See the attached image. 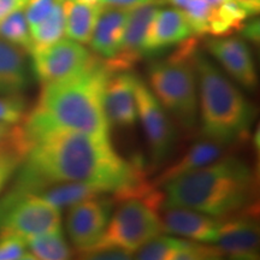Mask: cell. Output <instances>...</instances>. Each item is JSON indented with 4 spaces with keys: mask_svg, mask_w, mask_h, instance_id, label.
Wrapping results in <instances>:
<instances>
[{
    "mask_svg": "<svg viewBox=\"0 0 260 260\" xmlns=\"http://www.w3.org/2000/svg\"><path fill=\"white\" fill-rule=\"evenodd\" d=\"M27 117V104L22 94L0 95V122L10 125L21 124Z\"/></svg>",
    "mask_w": 260,
    "mask_h": 260,
    "instance_id": "obj_29",
    "label": "cell"
},
{
    "mask_svg": "<svg viewBox=\"0 0 260 260\" xmlns=\"http://www.w3.org/2000/svg\"><path fill=\"white\" fill-rule=\"evenodd\" d=\"M129 10L104 6L89 44L94 53L105 60L113 59L121 48Z\"/></svg>",
    "mask_w": 260,
    "mask_h": 260,
    "instance_id": "obj_18",
    "label": "cell"
},
{
    "mask_svg": "<svg viewBox=\"0 0 260 260\" xmlns=\"http://www.w3.org/2000/svg\"><path fill=\"white\" fill-rule=\"evenodd\" d=\"M119 204L103 236L83 258H93L98 253L107 251H121L133 255L162 233L157 210L145 200L129 198Z\"/></svg>",
    "mask_w": 260,
    "mask_h": 260,
    "instance_id": "obj_6",
    "label": "cell"
},
{
    "mask_svg": "<svg viewBox=\"0 0 260 260\" xmlns=\"http://www.w3.org/2000/svg\"><path fill=\"white\" fill-rule=\"evenodd\" d=\"M28 259H32V256L25 240L11 234H0V260Z\"/></svg>",
    "mask_w": 260,
    "mask_h": 260,
    "instance_id": "obj_30",
    "label": "cell"
},
{
    "mask_svg": "<svg viewBox=\"0 0 260 260\" xmlns=\"http://www.w3.org/2000/svg\"><path fill=\"white\" fill-rule=\"evenodd\" d=\"M102 4L104 6H110V8L130 10L141 5L161 4V0H102Z\"/></svg>",
    "mask_w": 260,
    "mask_h": 260,
    "instance_id": "obj_33",
    "label": "cell"
},
{
    "mask_svg": "<svg viewBox=\"0 0 260 260\" xmlns=\"http://www.w3.org/2000/svg\"><path fill=\"white\" fill-rule=\"evenodd\" d=\"M65 34L71 40L86 45L92 39L103 5H84L74 0H63Z\"/></svg>",
    "mask_w": 260,
    "mask_h": 260,
    "instance_id": "obj_21",
    "label": "cell"
},
{
    "mask_svg": "<svg viewBox=\"0 0 260 260\" xmlns=\"http://www.w3.org/2000/svg\"><path fill=\"white\" fill-rule=\"evenodd\" d=\"M242 31V35L248 40L253 42L259 41V21H251L246 22L245 24L242 25V28L240 29Z\"/></svg>",
    "mask_w": 260,
    "mask_h": 260,
    "instance_id": "obj_35",
    "label": "cell"
},
{
    "mask_svg": "<svg viewBox=\"0 0 260 260\" xmlns=\"http://www.w3.org/2000/svg\"><path fill=\"white\" fill-rule=\"evenodd\" d=\"M32 71L42 84L77 75L92 63L94 56L80 42L60 39L51 46L30 52Z\"/></svg>",
    "mask_w": 260,
    "mask_h": 260,
    "instance_id": "obj_9",
    "label": "cell"
},
{
    "mask_svg": "<svg viewBox=\"0 0 260 260\" xmlns=\"http://www.w3.org/2000/svg\"><path fill=\"white\" fill-rule=\"evenodd\" d=\"M136 75L130 70L112 71L104 93V106L110 125L128 128L138 121L135 98Z\"/></svg>",
    "mask_w": 260,
    "mask_h": 260,
    "instance_id": "obj_13",
    "label": "cell"
},
{
    "mask_svg": "<svg viewBox=\"0 0 260 260\" xmlns=\"http://www.w3.org/2000/svg\"><path fill=\"white\" fill-rule=\"evenodd\" d=\"M23 160V155L16 152H10L0 155V193L4 189L15 171L19 168Z\"/></svg>",
    "mask_w": 260,
    "mask_h": 260,
    "instance_id": "obj_32",
    "label": "cell"
},
{
    "mask_svg": "<svg viewBox=\"0 0 260 260\" xmlns=\"http://www.w3.org/2000/svg\"><path fill=\"white\" fill-rule=\"evenodd\" d=\"M161 4H170L181 10L189 22L194 35L209 34V22L213 6L205 0H161Z\"/></svg>",
    "mask_w": 260,
    "mask_h": 260,
    "instance_id": "obj_26",
    "label": "cell"
},
{
    "mask_svg": "<svg viewBox=\"0 0 260 260\" xmlns=\"http://www.w3.org/2000/svg\"><path fill=\"white\" fill-rule=\"evenodd\" d=\"M58 229H61L60 209L41 195L12 189L0 201V234H11L27 241Z\"/></svg>",
    "mask_w": 260,
    "mask_h": 260,
    "instance_id": "obj_7",
    "label": "cell"
},
{
    "mask_svg": "<svg viewBox=\"0 0 260 260\" xmlns=\"http://www.w3.org/2000/svg\"><path fill=\"white\" fill-rule=\"evenodd\" d=\"M222 253L211 243L180 240L171 236H155L136 252L141 260H206L220 259Z\"/></svg>",
    "mask_w": 260,
    "mask_h": 260,
    "instance_id": "obj_17",
    "label": "cell"
},
{
    "mask_svg": "<svg viewBox=\"0 0 260 260\" xmlns=\"http://www.w3.org/2000/svg\"><path fill=\"white\" fill-rule=\"evenodd\" d=\"M256 178L246 161L224 158L162 184L161 206H181L225 219L254 207Z\"/></svg>",
    "mask_w": 260,
    "mask_h": 260,
    "instance_id": "obj_3",
    "label": "cell"
},
{
    "mask_svg": "<svg viewBox=\"0 0 260 260\" xmlns=\"http://www.w3.org/2000/svg\"><path fill=\"white\" fill-rule=\"evenodd\" d=\"M135 98L138 116L147 139L152 161L159 165L170 154L176 130L167 110L140 77H136L135 81Z\"/></svg>",
    "mask_w": 260,
    "mask_h": 260,
    "instance_id": "obj_8",
    "label": "cell"
},
{
    "mask_svg": "<svg viewBox=\"0 0 260 260\" xmlns=\"http://www.w3.org/2000/svg\"><path fill=\"white\" fill-rule=\"evenodd\" d=\"M193 35L189 22L181 10L176 8L158 9L145 38V57L181 44Z\"/></svg>",
    "mask_w": 260,
    "mask_h": 260,
    "instance_id": "obj_16",
    "label": "cell"
},
{
    "mask_svg": "<svg viewBox=\"0 0 260 260\" xmlns=\"http://www.w3.org/2000/svg\"><path fill=\"white\" fill-rule=\"evenodd\" d=\"M25 242L32 259L67 260L73 256V251L61 229L30 237Z\"/></svg>",
    "mask_w": 260,
    "mask_h": 260,
    "instance_id": "obj_24",
    "label": "cell"
},
{
    "mask_svg": "<svg viewBox=\"0 0 260 260\" xmlns=\"http://www.w3.org/2000/svg\"><path fill=\"white\" fill-rule=\"evenodd\" d=\"M240 2L245 3L249 9L252 10L254 14H258L259 8H260V0H240Z\"/></svg>",
    "mask_w": 260,
    "mask_h": 260,
    "instance_id": "obj_36",
    "label": "cell"
},
{
    "mask_svg": "<svg viewBox=\"0 0 260 260\" xmlns=\"http://www.w3.org/2000/svg\"><path fill=\"white\" fill-rule=\"evenodd\" d=\"M48 203L58 207V209H65V207L74 206V205L82 203V201L94 199L98 197H104L110 193L105 188L96 186L93 183H86V182H67V183L54 184V186L45 188L40 193Z\"/></svg>",
    "mask_w": 260,
    "mask_h": 260,
    "instance_id": "obj_22",
    "label": "cell"
},
{
    "mask_svg": "<svg viewBox=\"0 0 260 260\" xmlns=\"http://www.w3.org/2000/svg\"><path fill=\"white\" fill-rule=\"evenodd\" d=\"M58 2H60V0H28L23 11L29 28L35 27L45 18L48 17V15L51 14Z\"/></svg>",
    "mask_w": 260,
    "mask_h": 260,
    "instance_id": "obj_31",
    "label": "cell"
},
{
    "mask_svg": "<svg viewBox=\"0 0 260 260\" xmlns=\"http://www.w3.org/2000/svg\"><path fill=\"white\" fill-rule=\"evenodd\" d=\"M158 217L162 233L201 243L216 241L223 224V219L181 206H161Z\"/></svg>",
    "mask_w": 260,
    "mask_h": 260,
    "instance_id": "obj_12",
    "label": "cell"
},
{
    "mask_svg": "<svg viewBox=\"0 0 260 260\" xmlns=\"http://www.w3.org/2000/svg\"><path fill=\"white\" fill-rule=\"evenodd\" d=\"M255 14L240 0H225L213 8L209 22V34L225 37L242 28L247 19Z\"/></svg>",
    "mask_w": 260,
    "mask_h": 260,
    "instance_id": "obj_23",
    "label": "cell"
},
{
    "mask_svg": "<svg viewBox=\"0 0 260 260\" xmlns=\"http://www.w3.org/2000/svg\"><path fill=\"white\" fill-rule=\"evenodd\" d=\"M112 70L94 56L92 63L77 75L44 84L37 105L22 125L29 148L32 142L53 132L83 133L110 139L104 93Z\"/></svg>",
    "mask_w": 260,
    "mask_h": 260,
    "instance_id": "obj_2",
    "label": "cell"
},
{
    "mask_svg": "<svg viewBox=\"0 0 260 260\" xmlns=\"http://www.w3.org/2000/svg\"><path fill=\"white\" fill-rule=\"evenodd\" d=\"M254 207L223 219L218 237L212 245L222 255L239 260L259 258V226Z\"/></svg>",
    "mask_w": 260,
    "mask_h": 260,
    "instance_id": "obj_11",
    "label": "cell"
},
{
    "mask_svg": "<svg viewBox=\"0 0 260 260\" xmlns=\"http://www.w3.org/2000/svg\"><path fill=\"white\" fill-rule=\"evenodd\" d=\"M113 204L112 195H104L69 207L67 232L80 255L86 254L103 236L111 218Z\"/></svg>",
    "mask_w": 260,
    "mask_h": 260,
    "instance_id": "obj_10",
    "label": "cell"
},
{
    "mask_svg": "<svg viewBox=\"0 0 260 260\" xmlns=\"http://www.w3.org/2000/svg\"><path fill=\"white\" fill-rule=\"evenodd\" d=\"M28 149L29 146L22 125H10L0 122V155L16 152L24 158Z\"/></svg>",
    "mask_w": 260,
    "mask_h": 260,
    "instance_id": "obj_28",
    "label": "cell"
},
{
    "mask_svg": "<svg viewBox=\"0 0 260 260\" xmlns=\"http://www.w3.org/2000/svg\"><path fill=\"white\" fill-rule=\"evenodd\" d=\"M206 3H209L211 6H213V8H217V6L222 4L223 2H225V0H205Z\"/></svg>",
    "mask_w": 260,
    "mask_h": 260,
    "instance_id": "obj_38",
    "label": "cell"
},
{
    "mask_svg": "<svg viewBox=\"0 0 260 260\" xmlns=\"http://www.w3.org/2000/svg\"><path fill=\"white\" fill-rule=\"evenodd\" d=\"M158 8L155 4L130 9L121 48L113 59L105 60L112 71L130 70L145 57L144 42L152 18Z\"/></svg>",
    "mask_w": 260,
    "mask_h": 260,
    "instance_id": "obj_15",
    "label": "cell"
},
{
    "mask_svg": "<svg viewBox=\"0 0 260 260\" xmlns=\"http://www.w3.org/2000/svg\"><path fill=\"white\" fill-rule=\"evenodd\" d=\"M223 148L224 146L209 139L198 141L188 149L187 153L180 160L174 162L167 170L162 171V174L155 178L153 184L155 187H161L162 184L174 178L218 160L223 154Z\"/></svg>",
    "mask_w": 260,
    "mask_h": 260,
    "instance_id": "obj_20",
    "label": "cell"
},
{
    "mask_svg": "<svg viewBox=\"0 0 260 260\" xmlns=\"http://www.w3.org/2000/svg\"><path fill=\"white\" fill-rule=\"evenodd\" d=\"M30 29L31 50L37 51L48 47L63 39L65 34V12L63 0L57 3L54 9L44 21Z\"/></svg>",
    "mask_w": 260,
    "mask_h": 260,
    "instance_id": "obj_25",
    "label": "cell"
},
{
    "mask_svg": "<svg viewBox=\"0 0 260 260\" xmlns=\"http://www.w3.org/2000/svg\"><path fill=\"white\" fill-rule=\"evenodd\" d=\"M0 39L23 48L27 53H30V29H29L23 9L12 12L11 15L0 19Z\"/></svg>",
    "mask_w": 260,
    "mask_h": 260,
    "instance_id": "obj_27",
    "label": "cell"
},
{
    "mask_svg": "<svg viewBox=\"0 0 260 260\" xmlns=\"http://www.w3.org/2000/svg\"><path fill=\"white\" fill-rule=\"evenodd\" d=\"M28 0H0V19L11 15L12 12L24 9Z\"/></svg>",
    "mask_w": 260,
    "mask_h": 260,
    "instance_id": "obj_34",
    "label": "cell"
},
{
    "mask_svg": "<svg viewBox=\"0 0 260 260\" xmlns=\"http://www.w3.org/2000/svg\"><path fill=\"white\" fill-rule=\"evenodd\" d=\"M178 50L148 68L152 93L184 129H194L199 117V88L194 64L197 41L188 38Z\"/></svg>",
    "mask_w": 260,
    "mask_h": 260,
    "instance_id": "obj_5",
    "label": "cell"
},
{
    "mask_svg": "<svg viewBox=\"0 0 260 260\" xmlns=\"http://www.w3.org/2000/svg\"><path fill=\"white\" fill-rule=\"evenodd\" d=\"M27 52L0 39V95L22 94L29 84Z\"/></svg>",
    "mask_w": 260,
    "mask_h": 260,
    "instance_id": "obj_19",
    "label": "cell"
},
{
    "mask_svg": "<svg viewBox=\"0 0 260 260\" xmlns=\"http://www.w3.org/2000/svg\"><path fill=\"white\" fill-rule=\"evenodd\" d=\"M16 181L15 190L40 193L67 182L100 186L115 203L139 198L147 189L144 169L138 160L122 158L110 139L75 132H53L32 142Z\"/></svg>",
    "mask_w": 260,
    "mask_h": 260,
    "instance_id": "obj_1",
    "label": "cell"
},
{
    "mask_svg": "<svg viewBox=\"0 0 260 260\" xmlns=\"http://www.w3.org/2000/svg\"><path fill=\"white\" fill-rule=\"evenodd\" d=\"M194 64L199 88L201 133L205 139L224 147L245 141L254 122V106L198 48Z\"/></svg>",
    "mask_w": 260,
    "mask_h": 260,
    "instance_id": "obj_4",
    "label": "cell"
},
{
    "mask_svg": "<svg viewBox=\"0 0 260 260\" xmlns=\"http://www.w3.org/2000/svg\"><path fill=\"white\" fill-rule=\"evenodd\" d=\"M74 2L80 3V4H84V5H103L102 4V0H74Z\"/></svg>",
    "mask_w": 260,
    "mask_h": 260,
    "instance_id": "obj_37",
    "label": "cell"
},
{
    "mask_svg": "<svg viewBox=\"0 0 260 260\" xmlns=\"http://www.w3.org/2000/svg\"><path fill=\"white\" fill-rule=\"evenodd\" d=\"M206 48L243 88L253 89L256 86L255 63L246 41L239 38L210 39Z\"/></svg>",
    "mask_w": 260,
    "mask_h": 260,
    "instance_id": "obj_14",
    "label": "cell"
}]
</instances>
